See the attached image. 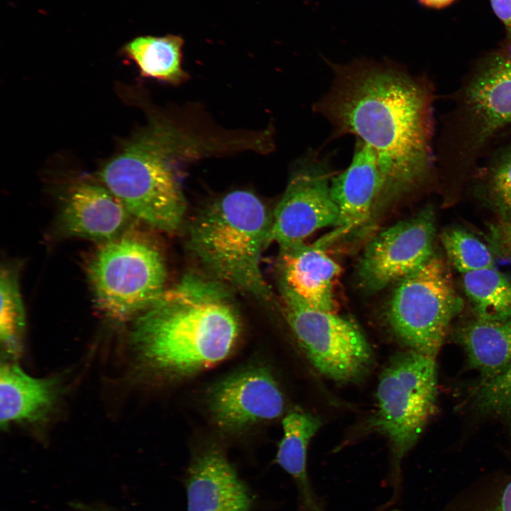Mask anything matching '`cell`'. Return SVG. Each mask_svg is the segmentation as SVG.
<instances>
[{
    "label": "cell",
    "instance_id": "6da1fadb",
    "mask_svg": "<svg viewBox=\"0 0 511 511\" xmlns=\"http://www.w3.org/2000/svg\"><path fill=\"white\" fill-rule=\"evenodd\" d=\"M329 90L313 106L335 136L370 147L388 177L386 201L423 184L433 172V94L420 77L391 63L333 65Z\"/></svg>",
    "mask_w": 511,
    "mask_h": 511
},
{
    "label": "cell",
    "instance_id": "7a4b0ae2",
    "mask_svg": "<svg viewBox=\"0 0 511 511\" xmlns=\"http://www.w3.org/2000/svg\"><path fill=\"white\" fill-rule=\"evenodd\" d=\"M219 282L188 274L139 314L133 341L152 368L172 378L194 374L233 351L240 322Z\"/></svg>",
    "mask_w": 511,
    "mask_h": 511
},
{
    "label": "cell",
    "instance_id": "3957f363",
    "mask_svg": "<svg viewBox=\"0 0 511 511\" xmlns=\"http://www.w3.org/2000/svg\"><path fill=\"white\" fill-rule=\"evenodd\" d=\"M271 221L254 194L233 191L197 216L191 226L189 246L216 278L268 301L272 293L260 263Z\"/></svg>",
    "mask_w": 511,
    "mask_h": 511
},
{
    "label": "cell",
    "instance_id": "277c9868",
    "mask_svg": "<svg viewBox=\"0 0 511 511\" xmlns=\"http://www.w3.org/2000/svg\"><path fill=\"white\" fill-rule=\"evenodd\" d=\"M190 142L175 130L153 127L110 160L99 177L130 215L158 230L175 231L186 203L172 160Z\"/></svg>",
    "mask_w": 511,
    "mask_h": 511
},
{
    "label": "cell",
    "instance_id": "5b68a950",
    "mask_svg": "<svg viewBox=\"0 0 511 511\" xmlns=\"http://www.w3.org/2000/svg\"><path fill=\"white\" fill-rule=\"evenodd\" d=\"M436 395L435 358L413 350L394 356L383 370L378 385L377 411L372 420L385 435L391 449L388 485L392 488L385 511L400 500V463L413 447L432 414Z\"/></svg>",
    "mask_w": 511,
    "mask_h": 511
},
{
    "label": "cell",
    "instance_id": "8992f818",
    "mask_svg": "<svg viewBox=\"0 0 511 511\" xmlns=\"http://www.w3.org/2000/svg\"><path fill=\"white\" fill-rule=\"evenodd\" d=\"M511 124V55L497 56L466 79L449 114L439 148L443 169L466 172L490 138Z\"/></svg>",
    "mask_w": 511,
    "mask_h": 511
},
{
    "label": "cell",
    "instance_id": "52a82bcc",
    "mask_svg": "<svg viewBox=\"0 0 511 511\" xmlns=\"http://www.w3.org/2000/svg\"><path fill=\"white\" fill-rule=\"evenodd\" d=\"M86 273L96 307L116 320L141 313L165 290L160 252L134 236L103 242L87 261Z\"/></svg>",
    "mask_w": 511,
    "mask_h": 511
},
{
    "label": "cell",
    "instance_id": "ba28073f",
    "mask_svg": "<svg viewBox=\"0 0 511 511\" xmlns=\"http://www.w3.org/2000/svg\"><path fill=\"white\" fill-rule=\"evenodd\" d=\"M397 282L388 306V322L411 350L435 358L450 323L463 309L449 268L434 255Z\"/></svg>",
    "mask_w": 511,
    "mask_h": 511
},
{
    "label": "cell",
    "instance_id": "9c48e42d",
    "mask_svg": "<svg viewBox=\"0 0 511 511\" xmlns=\"http://www.w3.org/2000/svg\"><path fill=\"white\" fill-rule=\"evenodd\" d=\"M285 319L312 364L338 382L357 380L373 361L371 347L361 330L336 313L312 309L281 288Z\"/></svg>",
    "mask_w": 511,
    "mask_h": 511
},
{
    "label": "cell",
    "instance_id": "30bf717a",
    "mask_svg": "<svg viewBox=\"0 0 511 511\" xmlns=\"http://www.w3.org/2000/svg\"><path fill=\"white\" fill-rule=\"evenodd\" d=\"M434 235L435 215L431 207L382 231L368 243L360 259V284L376 292L399 282L434 255Z\"/></svg>",
    "mask_w": 511,
    "mask_h": 511
},
{
    "label": "cell",
    "instance_id": "8fae6325",
    "mask_svg": "<svg viewBox=\"0 0 511 511\" xmlns=\"http://www.w3.org/2000/svg\"><path fill=\"white\" fill-rule=\"evenodd\" d=\"M325 164L310 158L291 177L272 216L268 244L280 248L304 242L316 231L336 227L339 211L332 199Z\"/></svg>",
    "mask_w": 511,
    "mask_h": 511
},
{
    "label": "cell",
    "instance_id": "7c38bea8",
    "mask_svg": "<svg viewBox=\"0 0 511 511\" xmlns=\"http://www.w3.org/2000/svg\"><path fill=\"white\" fill-rule=\"evenodd\" d=\"M388 177L374 150L358 140L351 163L331 179L332 199L339 211L336 227L315 242L325 249L356 232L384 206Z\"/></svg>",
    "mask_w": 511,
    "mask_h": 511
},
{
    "label": "cell",
    "instance_id": "4fadbf2b",
    "mask_svg": "<svg viewBox=\"0 0 511 511\" xmlns=\"http://www.w3.org/2000/svg\"><path fill=\"white\" fill-rule=\"evenodd\" d=\"M284 407V397L275 378L260 366L229 375L217 383L209 395L214 421L228 432L275 419L282 414Z\"/></svg>",
    "mask_w": 511,
    "mask_h": 511
},
{
    "label": "cell",
    "instance_id": "5bb4252c",
    "mask_svg": "<svg viewBox=\"0 0 511 511\" xmlns=\"http://www.w3.org/2000/svg\"><path fill=\"white\" fill-rule=\"evenodd\" d=\"M185 485L187 511H251L252 498L223 451L208 447L193 457Z\"/></svg>",
    "mask_w": 511,
    "mask_h": 511
},
{
    "label": "cell",
    "instance_id": "9a60e30c",
    "mask_svg": "<svg viewBox=\"0 0 511 511\" xmlns=\"http://www.w3.org/2000/svg\"><path fill=\"white\" fill-rule=\"evenodd\" d=\"M281 288L309 307L336 313L334 282L340 266L324 249L304 242L280 248Z\"/></svg>",
    "mask_w": 511,
    "mask_h": 511
},
{
    "label": "cell",
    "instance_id": "2e32d148",
    "mask_svg": "<svg viewBox=\"0 0 511 511\" xmlns=\"http://www.w3.org/2000/svg\"><path fill=\"white\" fill-rule=\"evenodd\" d=\"M130 214L104 186L82 183L64 198L60 224L68 236L102 241L119 236Z\"/></svg>",
    "mask_w": 511,
    "mask_h": 511
},
{
    "label": "cell",
    "instance_id": "e0dca14e",
    "mask_svg": "<svg viewBox=\"0 0 511 511\" xmlns=\"http://www.w3.org/2000/svg\"><path fill=\"white\" fill-rule=\"evenodd\" d=\"M61 385L56 378H38L18 366L6 363L0 372V424L37 423L44 421L56 405Z\"/></svg>",
    "mask_w": 511,
    "mask_h": 511
},
{
    "label": "cell",
    "instance_id": "ac0fdd59",
    "mask_svg": "<svg viewBox=\"0 0 511 511\" xmlns=\"http://www.w3.org/2000/svg\"><path fill=\"white\" fill-rule=\"evenodd\" d=\"M321 424L318 417L299 412L287 414L282 420L283 436L275 461L294 480L298 493V511H326L307 472L308 445Z\"/></svg>",
    "mask_w": 511,
    "mask_h": 511
},
{
    "label": "cell",
    "instance_id": "d6986e66",
    "mask_svg": "<svg viewBox=\"0 0 511 511\" xmlns=\"http://www.w3.org/2000/svg\"><path fill=\"white\" fill-rule=\"evenodd\" d=\"M457 339L471 366L480 373L483 380L511 368V318L503 321L477 318L461 328Z\"/></svg>",
    "mask_w": 511,
    "mask_h": 511
},
{
    "label": "cell",
    "instance_id": "ffe728a7",
    "mask_svg": "<svg viewBox=\"0 0 511 511\" xmlns=\"http://www.w3.org/2000/svg\"><path fill=\"white\" fill-rule=\"evenodd\" d=\"M183 45L177 35H141L129 41L123 52L143 76L175 84L187 78L182 67Z\"/></svg>",
    "mask_w": 511,
    "mask_h": 511
},
{
    "label": "cell",
    "instance_id": "44dd1931",
    "mask_svg": "<svg viewBox=\"0 0 511 511\" xmlns=\"http://www.w3.org/2000/svg\"><path fill=\"white\" fill-rule=\"evenodd\" d=\"M463 290L477 318L503 321L511 318V281L495 268L463 274Z\"/></svg>",
    "mask_w": 511,
    "mask_h": 511
},
{
    "label": "cell",
    "instance_id": "7402d4cb",
    "mask_svg": "<svg viewBox=\"0 0 511 511\" xmlns=\"http://www.w3.org/2000/svg\"><path fill=\"white\" fill-rule=\"evenodd\" d=\"M441 241L448 259L461 273L495 268L489 248L472 233L457 227L445 229Z\"/></svg>",
    "mask_w": 511,
    "mask_h": 511
},
{
    "label": "cell",
    "instance_id": "603a6c76",
    "mask_svg": "<svg viewBox=\"0 0 511 511\" xmlns=\"http://www.w3.org/2000/svg\"><path fill=\"white\" fill-rule=\"evenodd\" d=\"M0 283L1 342L7 353L15 354L25 324L23 303L15 275L9 270H1Z\"/></svg>",
    "mask_w": 511,
    "mask_h": 511
},
{
    "label": "cell",
    "instance_id": "cb8c5ba5",
    "mask_svg": "<svg viewBox=\"0 0 511 511\" xmlns=\"http://www.w3.org/2000/svg\"><path fill=\"white\" fill-rule=\"evenodd\" d=\"M481 176L487 198L502 221H511V147L487 164Z\"/></svg>",
    "mask_w": 511,
    "mask_h": 511
},
{
    "label": "cell",
    "instance_id": "d4e9b609",
    "mask_svg": "<svg viewBox=\"0 0 511 511\" xmlns=\"http://www.w3.org/2000/svg\"><path fill=\"white\" fill-rule=\"evenodd\" d=\"M473 403L481 412L511 417V368L483 380L475 391Z\"/></svg>",
    "mask_w": 511,
    "mask_h": 511
},
{
    "label": "cell",
    "instance_id": "484cf974",
    "mask_svg": "<svg viewBox=\"0 0 511 511\" xmlns=\"http://www.w3.org/2000/svg\"><path fill=\"white\" fill-rule=\"evenodd\" d=\"M490 240L494 247L511 260V221H502L490 228Z\"/></svg>",
    "mask_w": 511,
    "mask_h": 511
},
{
    "label": "cell",
    "instance_id": "4316f807",
    "mask_svg": "<svg viewBox=\"0 0 511 511\" xmlns=\"http://www.w3.org/2000/svg\"><path fill=\"white\" fill-rule=\"evenodd\" d=\"M496 16L511 35V0H490Z\"/></svg>",
    "mask_w": 511,
    "mask_h": 511
},
{
    "label": "cell",
    "instance_id": "83f0119b",
    "mask_svg": "<svg viewBox=\"0 0 511 511\" xmlns=\"http://www.w3.org/2000/svg\"><path fill=\"white\" fill-rule=\"evenodd\" d=\"M490 511H511V480L504 486Z\"/></svg>",
    "mask_w": 511,
    "mask_h": 511
},
{
    "label": "cell",
    "instance_id": "f1b7e54d",
    "mask_svg": "<svg viewBox=\"0 0 511 511\" xmlns=\"http://www.w3.org/2000/svg\"><path fill=\"white\" fill-rule=\"evenodd\" d=\"M70 505L77 511H118L115 508L101 502H84L73 501Z\"/></svg>",
    "mask_w": 511,
    "mask_h": 511
},
{
    "label": "cell",
    "instance_id": "f546056e",
    "mask_svg": "<svg viewBox=\"0 0 511 511\" xmlns=\"http://www.w3.org/2000/svg\"><path fill=\"white\" fill-rule=\"evenodd\" d=\"M419 2L426 6L440 9L450 5L454 0H419Z\"/></svg>",
    "mask_w": 511,
    "mask_h": 511
}]
</instances>
